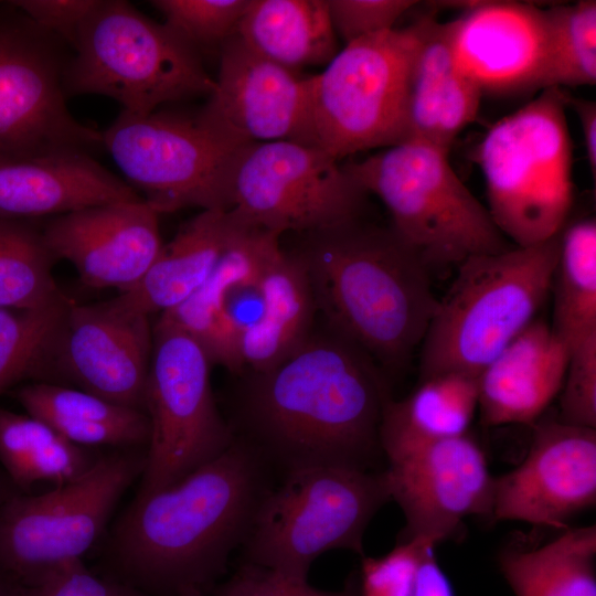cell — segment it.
I'll list each match as a JSON object with an SVG mask.
<instances>
[{"instance_id": "cell-1", "label": "cell", "mask_w": 596, "mask_h": 596, "mask_svg": "<svg viewBox=\"0 0 596 596\" xmlns=\"http://www.w3.org/2000/svg\"><path fill=\"white\" fill-rule=\"evenodd\" d=\"M227 421L280 476L316 467L374 471L392 400L375 360L327 322L264 371H243Z\"/></svg>"}, {"instance_id": "cell-2", "label": "cell", "mask_w": 596, "mask_h": 596, "mask_svg": "<svg viewBox=\"0 0 596 596\" xmlns=\"http://www.w3.org/2000/svg\"><path fill=\"white\" fill-rule=\"evenodd\" d=\"M274 472L234 438L219 457L168 488L137 494L116 523L110 557L126 584L174 596L204 592L241 547Z\"/></svg>"}, {"instance_id": "cell-3", "label": "cell", "mask_w": 596, "mask_h": 596, "mask_svg": "<svg viewBox=\"0 0 596 596\" xmlns=\"http://www.w3.org/2000/svg\"><path fill=\"white\" fill-rule=\"evenodd\" d=\"M301 262L324 322L375 362L403 364L437 308L429 267L393 227L360 219L301 234Z\"/></svg>"}, {"instance_id": "cell-4", "label": "cell", "mask_w": 596, "mask_h": 596, "mask_svg": "<svg viewBox=\"0 0 596 596\" xmlns=\"http://www.w3.org/2000/svg\"><path fill=\"white\" fill-rule=\"evenodd\" d=\"M558 248L560 234L461 262L422 341V379L449 371L478 376L535 319Z\"/></svg>"}, {"instance_id": "cell-5", "label": "cell", "mask_w": 596, "mask_h": 596, "mask_svg": "<svg viewBox=\"0 0 596 596\" xmlns=\"http://www.w3.org/2000/svg\"><path fill=\"white\" fill-rule=\"evenodd\" d=\"M566 92L547 87L497 121L477 146L488 212L502 235L525 247L560 234L572 207Z\"/></svg>"}, {"instance_id": "cell-6", "label": "cell", "mask_w": 596, "mask_h": 596, "mask_svg": "<svg viewBox=\"0 0 596 596\" xmlns=\"http://www.w3.org/2000/svg\"><path fill=\"white\" fill-rule=\"evenodd\" d=\"M449 151L417 139L384 148L343 168L391 213L393 230L426 265H459L513 246L448 160Z\"/></svg>"}, {"instance_id": "cell-7", "label": "cell", "mask_w": 596, "mask_h": 596, "mask_svg": "<svg viewBox=\"0 0 596 596\" xmlns=\"http://www.w3.org/2000/svg\"><path fill=\"white\" fill-rule=\"evenodd\" d=\"M73 50L63 72L66 98L103 95L143 116L214 89L195 50L124 0H103Z\"/></svg>"}, {"instance_id": "cell-8", "label": "cell", "mask_w": 596, "mask_h": 596, "mask_svg": "<svg viewBox=\"0 0 596 596\" xmlns=\"http://www.w3.org/2000/svg\"><path fill=\"white\" fill-rule=\"evenodd\" d=\"M391 499L386 470L316 467L281 477L262 499L242 549L243 562L308 578L332 550L360 555L376 512Z\"/></svg>"}, {"instance_id": "cell-9", "label": "cell", "mask_w": 596, "mask_h": 596, "mask_svg": "<svg viewBox=\"0 0 596 596\" xmlns=\"http://www.w3.org/2000/svg\"><path fill=\"white\" fill-rule=\"evenodd\" d=\"M427 20L348 43L316 74L317 143L338 161L407 140L408 76Z\"/></svg>"}, {"instance_id": "cell-10", "label": "cell", "mask_w": 596, "mask_h": 596, "mask_svg": "<svg viewBox=\"0 0 596 596\" xmlns=\"http://www.w3.org/2000/svg\"><path fill=\"white\" fill-rule=\"evenodd\" d=\"M212 365L195 338L157 320L145 396L150 436L138 494L175 485L234 441L212 392Z\"/></svg>"}, {"instance_id": "cell-11", "label": "cell", "mask_w": 596, "mask_h": 596, "mask_svg": "<svg viewBox=\"0 0 596 596\" xmlns=\"http://www.w3.org/2000/svg\"><path fill=\"white\" fill-rule=\"evenodd\" d=\"M103 149L159 214L185 207L228 210V180L245 145L207 127L198 113L121 110L102 132Z\"/></svg>"}, {"instance_id": "cell-12", "label": "cell", "mask_w": 596, "mask_h": 596, "mask_svg": "<svg viewBox=\"0 0 596 596\" xmlns=\"http://www.w3.org/2000/svg\"><path fill=\"white\" fill-rule=\"evenodd\" d=\"M145 464L146 453H113L50 491L10 497L0 507V572L28 586L81 560Z\"/></svg>"}, {"instance_id": "cell-13", "label": "cell", "mask_w": 596, "mask_h": 596, "mask_svg": "<svg viewBox=\"0 0 596 596\" xmlns=\"http://www.w3.org/2000/svg\"><path fill=\"white\" fill-rule=\"evenodd\" d=\"M366 195L322 148L292 141L245 145L228 180V211L280 236L360 219Z\"/></svg>"}, {"instance_id": "cell-14", "label": "cell", "mask_w": 596, "mask_h": 596, "mask_svg": "<svg viewBox=\"0 0 596 596\" xmlns=\"http://www.w3.org/2000/svg\"><path fill=\"white\" fill-rule=\"evenodd\" d=\"M64 43L0 2V161L103 148L102 132L68 111Z\"/></svg>"}, {"instance_id": "cell-15", "label": "cell", "mask_w": 596, "mask_h": 596, "mask_svg": "<svg viewBox=\"0 0 596 596\" xmlns=\"http://www.w3.org/2000/svg\"><path fill=\"white\" fill-rule=\"evenodd\" d=\"M219 52L214 89L196 111L207 127L240 145L292 141L319 147L313 125L316 75L259 55L236 34Z\"/></svg>"}, {"instance_id": "cell-16", "label": "cell", "mask_w": 596, "mask_h": 596, "mask_svg": "<svg viewBox=\"0 0 596 596\" xmlns=\"http://www.w3.org/2000/svg\"><path fill=\"white\" fill-rule=\"evenodd\" d=\"M391 499L406 525L398 541L435 544L456 533L462 521L489 514L494 477L481 446L468 434L433 441L387 460Z\"/></svg>"}, {"instance_id": "cell-17", "label": "cell", "mask_w": 596, "mask_h": 596, "mask_svg": "<svg viewBox=\"0 0 596 596\" xmlns=\"http://www.w3.org/2000/svg\"><path fill=\"white\" fill-rule=\"evenodd\" d=\"M596 502V429L562 421L535 427L523 461L494 478L490 515L565 528Z\"/></svg>"}, {"instance_id": "cell-18", "label": "cell", "mask_w": 596, "mask_h": 596, "mask_svg": "<svg viewBox=\"0 0 596 596\" xmlns=\"http://www.w3.org/2000/svg\"><path fill=\"white\" fill-rule=\"evenodd\" d=\"M151 353L149 317L125 313L109 300L72 302L52 373L58 372L79 390L109 402L145 411Z\"/></svg>"}, {"instance_id": "cell-19", "label": "cell", "mask_w": 596, "mask_h": 596, "mask_svg": "<svg viewBox=\"0 0 596 596\" xmlns=\"http://www.w3.org/2000/svg\"><path fill=\"white\" fill-rule=\"evenodd\" d=\"M280 235L244 225L205 284L187 301L159 316L195 338L213 364L240 373L244 332L260 317L263 275L281 248Z\"/></svg>"}, {"instance_id": "cell-20", "label": "cell", "mask_w": 596, "mask_h": 596, "mask_svg": "<svg viewBox=\"0 0 596 596\" xmlns=\"http://www.w3.org/2000/svg\"><path fill=\"white\" fill-rule=\"evenodd\" d=\"M159 215L145 200L114 202L54 216L41 228L54 259L70 262L86 286L125 292L161 249Z\"/></svg>"}, {"instance_id": "cell-21", "label": "cell", "mask_w": 596, "mask_h": 596, "mask_svg": "<svg viewBox=\"0 0 596 596\" xmlns=\"http://www.w3.org/2000/svg\"><path fill=\"white\" fill-rule=\"evenodd\" d=\"M450 24L456 63L482 94L542 89L545 9L515 1H476Z\"/></svg>"}, {"instance_id": "cell-22", "label": "cell", "mask_w": 596, "mask_h": 596, "mask_svg": "<svg viewBox=\"0 0 596 596\" xmlns=\"http://www.w3.org/2000/svg\"><path fill=\"white\" fill-rule=\"evenodd\" d=\"M142 200L84 151L0 161V221L58 216L100 204Z\"/></svg>"}, {"instance_id": "cell-23", "label": "cell", "mask_w": 596, "mask_h": 596, "mask_svg": "<svg viewBox=\"0 0 596 596\" xmlns=\"http://www.w3.org/2000/svg\"><path fill=\"white\" fill-rule=\"evenodd\" d=\"M570 348L534 319L478 375V409L488 426L530 424L558 395Z\"/></svg>"}, {"instance_id": "cell-24", "label": "cell", "mask_w": 596, "mask_h": 596, "mask_svg": "<svg viewBox=\"0 0 596 596\" xmlns=\"http://www.w3.org/2000/svg\"><path fill=\"white\" fill-rule=\"evenodd\" d=\"M244 225L228 210L201 211L162 244L134 287L109 301L125 313L149 318L177 308L205 284Z\"/></svg>"}, {"instance_id": "cell-25", "label": "cell", "mask_w": 596, "mask_h": 596, "mask_svg": "<svg viewBox=\"0 0 596 596\" xmlns=\"http://www.w3.org/2000/svg\"><path fill=\"white\" fill-rule=\"evenodd\" d=\"M481 96L456 63L450 21L429 14L409 70L407 139L450 151L458 134L476 119Z\"/></svg>"}, {"instance_id": "cell-26", "label": "cell", "mask_w": 596, "mask_h": 596, "mask_svg": "<svg viewBox=\"0 0 596 596\" xmlns=\"http://www.w3.org/2000/svg\"><path fill=\"white\" fill-rule=\"evenodd\" d=\"M262 284L263 310L241 339L240 373L272 368L292 352L316 323L318 310L311 286L291 251L279 249L268 263Z\"/></svg>"}, {"instance_id": "cell-27", "label": "cell", "mask_w": 596, "mask_h": 596, "mask_svg": "<svg viewBox=\"0 0 596 596\" xmlns=\"http://www.w3.org/2000/svg\"><path fill=\"white\" fill-rule=\"evenodd\" d=\"M478 400L477 375L449 371L422 379L411 395L387 403L380 427L383 456L390 460L418 446L466 435Z\"/></svg>"}, {"instance_id": "cell-28", "label": "cell", "mask_w": 596, "mask_h": 596, "mask_svg": "<svg viewBox=\"0 0 596 596\" xmlns=\"http://www.w3.org/2000/svg\"><path fill=\"white\" fill-rule=\"evenodd\" d=\"M14 396L26 414L42 421L75 445H148L150 424L142 409L50 382L24 385Z\"/></svg>"}, {"instance_id": "cell-29", "label": "cell", "mask_w": 596, "mask_h": 596, "mask_svg": "<svg viewBox=\"0 0 596 596\" xmlns=\"http://www.w3.org/2000/svg\"><path fill=\"white\" fill-rule=\"evenodd\" d=\"M235 34L294 71L327 65L339 52L327 0H249Z\"/></svg>"}, {"instance_id": "cell-30", "label": "cell", "mask_w": 596, "mask_h": 596, "mask_svg": "<svg viewBox=\"0 0 596 596\" xmlns=\"http://www.w3.org/2000/svg\"><path fill=\"white\" fill-rule=\"evenodd\" d=\"M596 528L566 529L538 547H507L499 567L515 596H596Z\"/></svg>"}, {"instance_id": "cell-31", "label": "cell", "mask_w": 596, "mask_h": 596, "mask_svg": "<svg viewBox=\"0 0 596 596\" xmlns=\"http://www.w3.org/2000/svg\"><path fill=\"white\" fill-rule=\"evenodd\" d=\"M97 458L42 421L0 407V467L19 491L41 481L70 482Z\"/></svg>"}, {"instance_id": "cell-32", "label": "cell", "mask_w": 596, "mask_h": 596, "mask_svg": "<svg viewBox=\"0 0 596 596\" xmlns=\"http://www.w3.org/2000/svg\"><path fill=\"white\" fill-rule=\"evenodd\" d=\"M553 331L571 349L596 334V222L577 221L560 233Z\"/></svg>"}, {"instance_id": "cell-33", "label": "cell", "mask_w": 596, "mask_h": 596, "mask_svg": "<svg viewBox=\"0 0 596 596\" xmlns=\"http://www.w3.org/2000/svg\"><path fill=\"white\" fill-rule=\"evenodd\" d=\"M54 262L32 220L0 221V309H39L65 299L52 275Z\"/></svg>"}, {"instance_id": "cell-34", "label": "cell", "mask_w": 596, "mask_h": 596, "mask_svg": "<svg viewBox=\"0 0 596 596\" xmlns=\"http://www.w3.org/2000/svg\"><path fill=\"white\" fill-rule=\"evenodd\" d=\"M71 304L66 297L39 309H0V395L24 379L52 374Z\"/></svg>"}, {"instance_id": "cell-35", "label": "cell", "mask_w": 596, "mask_h": 596, "mask_svg": "<svg viewBox=\"0 0 596 596\" xmlns=\"http://www.w3.org/2000/svg\"><path fill=\"white\" fill-rule=\"evenodd\" d=\"M547 53L542 89L596 83V1L545 9Z\"/></svg>"}, {"instance_id": "cell-36", "label": "cell", "mask_w": 596, "mask_h": 596, "mask_svg": "<svg viewBox=\"0 0 596 596\" xmlns=\"http://www.w3.org/2000/svg\"><path fill=\"white\" fill-rule=\"evenodd\" d=\"M249 0H153L164 24L199 54L233 34ZM201 55V54H200Z\"/></svg>"}, {"instance_id": "cell-37", "label": "cell", "mask_w": 596, "mask_h": 596, "mask_svg": "<svg viewBox=\"0 0 596 596\" xmlns=\"http://www.w3.org/2000/svg\"><path fill=\"white\" fill-rule=\"evenodd\" d=\"M435 543L424 539L398 541L380 557H363L359 573L360 596H413L418 565Z\"/></svg>"}, {"instance_id": "cell-38", "label": "cell", "mask_w": 596, "mask_h": 596, "mask_svg": "<svg viewBox=\"0 0 596 596\" xmlns=\"http://www.w3.org/2000/svg\"><path fill=\"white\" fill-rule=\"evenodd\" d=\"M560 395V421L596 428V334L570 349Z\"/></svg>"}, {"instance_id": "cell-39", "label": "cell", "mask_w": 596, "mask_h": 596, "mask_svg": "<svg viewBox=\"0 0 596 596\" xmlns=\"http://www.w3.org/2000/svg\"><path fill=\"white\" fill-rule=\"evenodd\" d=\"M215 596H360L359 573H351L342 589L330 592L315 588L308 578L243 562Z\"/></svg>"}, {"instance_id": "cell-40", "label": "cell", "mask_w": 596, "mask_h": 596, "mask_svg": "<svg viewBox=\"0 0 596 596\" xmlns=\"http://www.w3.org/2000/svg\"><path fill=\"white\" fill-rule=\"evenodd\" d=\"M417 2L412 0H327L333 30L345 44L394 29Z\"/></svg>"}, {"instance_id": "cell-41", "label": "cell", "mask_w": 596, "mask_h": 596, "mask_svg": "<svg viewBox=\"0 0 596 596\" xmlns=\"http://www.w3.org/2000/svg\"><path fill=\"white\" fill-rule=\"evenodd\" d=\"M22 592L23 596H145L129 584L94 575L82 560L53 568L33 584L22 586Z\"/></svg>"}, {"instance_id": "cell-42", "label": "cell", "mask_w": 596, "mask_h": 596, "mask_svg": "<svg viewBox=\"0 0 596 596\" xmlns=\"http://www.w3.org/2000/svg\"><path fill=\"white\" fill-rule=\"evenodd\" d=\"M9 2L43 30L74 49L82 28L103 0H12Z\"/></svg>"}, {"instance_id": "cell-43", "label": "cell", "mask_w": 596, "mask_h": 596, "mask_svg": "<svg viewBox=\"0 0 596 596\" xmlns=\"http://www.w3.org/2000/svg\"><path fill=\"white\" fill-rule=\"evenodd\" d=\"M435 546H429L418 565L413 596H456L453 584L438 564Z\"/></svg>"}, {"instance_id": "cell-44", "label": "cell", "mask_w": 596, "mask_h": 596, "mask_svg": "<svg viewBox=\"0 0 596 596\" xmlns=\"http://www.w3.org/2000/svg\"><path fill=\"white\" fill-rule=\"evenodd\" d=\"M566 106L571 107L578 118L583 134L586 158L595 181L596 175V103L590 99L574 97L566 93Z\"/></svg>"}, {"instance_id": "cell-45", "label": "cell", "mask_w": 596, "mask_h": 596, "mask_svg": "<svg viewBox=\"0 0 596 596\" xmlns=\"http://www.w3.org/2000/svg\"><path fill=\"white\" fill-rule=\"evenodd\" d=\"M0 596H23L22 586L0 572Z\"/></svg>"}, {"instance_id": "cell-46", "label": "cell", "mask_w": 596, "mask_h": 596, "mask_svg": "<svg viewBox=\"0 0 596 596\" xmlns=\"http://www.w3.org/2000/svg\"><path fill=\"white\" fill-rule=\"evenodd\" d=\"M19 491L0 467V507Z\"/></svg>"}, {"instance_id": "cell-47", "label": "cell", "mask_w": 596, "mask_h": 596, "mask_svg": "<svg viewBox=\"0 0 596 596\" xmlns=\"http://www.w3.org/2000/svg\"><path fill=\"white\" fill-rule=\"evenodd\" d=\"M174 596H206L205 593L198 588H185Z\"/></svg>"}]
</instances>
